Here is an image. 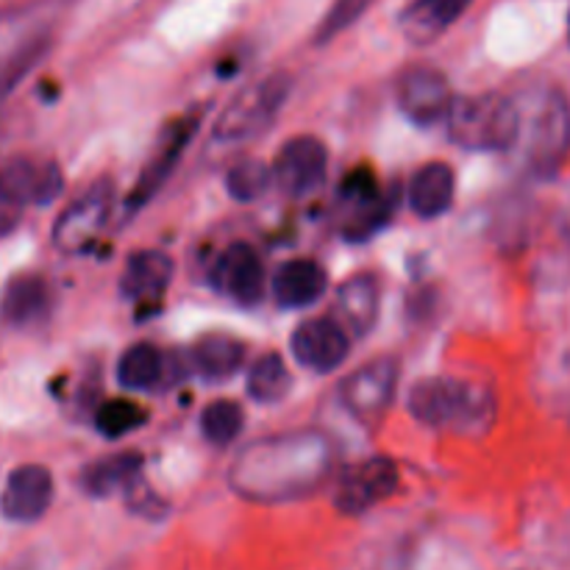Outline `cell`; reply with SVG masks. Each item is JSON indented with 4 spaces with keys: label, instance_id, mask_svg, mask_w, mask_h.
Returning <instances> with one entry per match:
<instances>
[{
    "label": "cell",
    "instance_id": "2e32d148",
    "mask_svg": "<svg viewBox=\"0 0 570 570\" xmlns=\"http://www.w3.org/2000/svg\"><path fill=\"white\" fill-rule=\"evenodd\" d=\"M173 278V259L161 250H137L126 259L120 293L134 304H154L165 295Z\"/></svg>",
    "mask_w": 570,
    "mask_h": 570
},
{
    "label": "cell",
    "instance_id": "1f68e13d",
    "mask_svg": "<svg viewBox=\"0 0 570 570\" xmlns=\"http://www.w3.org/2000/svg\"><path fill=\"white\" fill-rule=\"evenodd\" d=\"M568 33H570V17H568Z\"/></svg>",
    "mask_w": 570,
    "mask_h": 570
},
{
    "label": "cell",
    "instance_id": "83f0119b",
    "mask_svg": "<svg viewBox=\"0 0 570 570\" xmlns=\"http://www.w3.org/2000/svg\"><path fill=\"white\" fill-rule=\"evenodd\" d=\"M145 421H148V412H145L137 401H128V399L106 401V404H100L98 415H95V426H98V432L111 440L137 432L139 426H145Z\"/></svg>",
    "mask_w": 570,
    "mask_h": 570
},
{
    "label": "cell",
    "instance_id": "4dcf8cb0",
    "mask_svg": "<svg viewBox=\"0 0 570 570\" xmlns=\"http://www.w3.org/2000/svg\"><path fill=\"white\" fill-rule=\"evenodd\" d=\"M17 209H11V206H3L0 204V239L6 237V234H11V228L17 226Z\"/></svg>",
    "mask_w": 570,
    "mask_h": 570
},
{
    "label": "cell",
    "instance_id": "6da1fadb",
    "mask_svg": "<svg viewBox=\"0 0 570 570\" xmlns=\"http://www.w3.org/2000/svg\"><path fill=\"white\" fill-rule=\"evenodd\" d=\"M337 465V445L321 429L259 438L228 468L234 493L254 504H287L317 493Z\"/></svg>",
    "mask_w": 570,
    "mask_h": 570
},
{
    "label": "cell",
    "instance_id": "8992f818",
    "mask_svg": "<svg viewBox=\"0 0 570 570\" xmlns=\"http://www.w3.org/2000/svg\"><path fill=\"white\" fill-rule=\"evenodd\" d=\"M399 387V362L393 356H379L356 367L340 384V401L362 423H373L390 410Z\"/></svg>",
    "mask_w": 570,
    "mask_h": 570
},
{
    "label": "cell",
    "instance_id": "ac0fdd59",
    "mask_svg": "<svg viewBox=\"0 0 570 570\" xmlns=\"http://www.w3.org/2000/svg\"><path fill=\"white\" fill-rule=\"evenodd\" d=\"M454 189H456V176L454 167L445 165V161H429L421 170L412 176L410 184V206L417 217L423 220H434V217L445 215L454 204Z\"/></svg>",
    "mask_w": 570,
    "mask_h": 570
},
{
    "label": "cell",
    "instance_id": "e0dca14e",
    "mask_svg": "<svg viewBox=\"0 0 570 570\" xmlns=\"http://www.w3.org/2000/svg\"><path fill=\"white\" fill-rule=\"evenodd\" d=\"M328 287V276L315 259H289L273 276V295L284 309H306L317 304Z\"/></svg>",
    "mask_w": 570,
    "mask_h": 570
},
{
    "label": "cell",
    "instance_id": "44dd1931",
    "mask_svg": "<svg viewBox=\"0 0 570 570\" xmlns=\"http://www.w3.org/2000/svg\"><path fill=\"white\" fill-rule=\"evenodd\" d=\"M245 360V345L232 334H204L193 345V365L204 382H228Z\"/></svg>",
    "mask_w": 570,
    "mask_h": 570
},
{
    "label": "cell",
    "instance_id": "7402d4cb",
    "mask_svg": "<svg viewBox=\"0 0 570 570\" xmlns=\"http://www.w3.org/2000/svg\"><path fill=\"white\" fill-rule=\"evenodd\" d=\"M139 473H142V456L137 451H122L92 462L83 471L81 488L95 499H106V495L126 493L131 484L139 482Z\"/></svg>",
    "mask_w": 570,
    "mask_h": 570
},
{
    "label": "cell",
    "instance_id": "30bf717a",
    "mask_svg": "<svg viewBox=\"0 0 570 570\" xmlns=\"http://www.w3.org/2000/svg\"><path fill=\"white\" fill-rule=\"evenodd\" d=\"M198 122H200L198 117L187 115V117H181V120L173 122V126L161 134V139L156 142L154 154H150L148 165L142 167L137 184H134V189L128 193V198H126L128 215H134V212L142 209L145 204H150V200L156 198V193L165 187V181L170 178L173 167L178 165L181 154L187 150L193 134L198 131Z\"/></svg>",
    "mask_w": 570,
    "mask_h": 570
},
{
    "label": "cell",
    "instance_id": "3957f363",
    "mask_svg": "<svg viewBox=\"0 0 570 570\" xmlns=\"http://www.w3.org/2000/svg\"><path fill=\"white\" fill-rule=\"evenodd\" d=\"M445 126H449V137L460 148L501 154L518 142L521 111L504 95L454 98L445 115Z\"/></svg>",
    "mask_w": 570,
    "mask_h": 570
},
{
    "label": "cell",
    "instance_id": "484cf974",
    "mask_svg": "<svg viewBox=\"0 0 570 570\" xmlns=\"http://www.w3.org/2000/svg\"><path fill=\"white\" fill-rule=\"evenodd\" d=\"M273 187V173L265 161L259 159H243L237 165H232L226 176V189L234 200L239 204H250V200H259L267 189Z\"/></svg>",
    "mask_w": 570,
    "mask_h": 570
},
{
    "label": "cell",
    "instance_id": "f546056e",
    "mask_svg": "<svg viewBox=\"0 0 570 570\" xmlns=\"http://www.w3.org/2000/svg\"><path fill=\"white\" fill-rule=\"evenodd\" d=\"M45 48H48V42H45V39H33L31 45H26V48H22L20 53L9 61V67L0 72V100H3L6 95H9L11 89L22 81V78H26V72L37 65V59H42Z\"/></svg>",
    "mask_w": 570,
    "mask_h": 570
},
{
    "label": "cell",
    "instance_id": "ba28073f",
    "mask_svg": "<svg viewBox=\"0 0 570 570\" xmlns=\"http://www.w3.org/2000/svg\"><path fill=\"white\" fill-rule=\"evenodd\" d=\"M61 189H65V176L56 161L26 156L0 167V204L11 209L50 204L59 198Z\"/></svg>",
    "mask_w": 570,
    "mask_h": 570
},
{
    "label": "cell",
    "instance_id": "cb8c5ba5",
    "mask_svg": "<svg viewBox=\"0 0 570 570\" xmlns=\"http://www.w3.org/2000/svg\"><path fill=\"white\" fill-rule=\"evenodd\" d=\"M165 376V354L154 343H134L117 362V382L126 390H150Z\"/></svg>",
    "mask_w": 570,
    "mask_h": 570
},
{
    "label": "cell",
    "instance_id": "4316f807",
    "mask_svg": "<svg viewBox=\"0 0 570 570\" xmlns=\"http://www.w3.org/2000/svg\"><path fill=\"white\" fill-rule=\"evenodd\" d=\"M243 432V406L234 401H212L200 412V434L212 445H228Z\"/></svg>",
    "mask_w": 570,
    "mask_h": 570
},
{
    "label": "cell",
    "instance_id": "5b68a950",
    "mask_svg": "<svg viewBox=\"0 0 570 570\" xmlns=\"http://www.w3.org/2000/svg\"><path fill=\"white\" fill-rule=\"evenodd\" d=\"M328 170V150L312 134H298L278 148L273 161V184L287 198H306L323 187Z\"/></svg>",
    "mask_w": 570,
    "mask_h": 570
},
{
    "label": "cell",
    "instance_id": "9c48e42d",
    "mask_svg": "<svg viewBox=\"0 0 570 570\" xmlns=\"http://www.w3.org/2000/svg\"><path fill=\"white\" fill-rule=\"evenodd\" d=\"M395 100L415 126H434V122L445 120L454 95H451V83L443 72L426 65H415L399 76Z\"/></svg>",
    "mask_w": 570,
    "mask_h": 570
},
{
    "label": "cell",
    "instance_id": "d4e9b609",
    "mask_svg": "<svg viewBox=\"0 0 570 570\" xmlns=\"http://www.w3.org/2000/svg\"><path fill=\"white\" fill-rule=\"evenodd\" d=\"M289 387H293V376H289L282 356L273 354V351L259 356L245 376V390L259 404H276V401L287 399Z\"/></svg>",
    "mask_w": 570,
    "mask_h": 570
},
{
    "label": "cell",
    "instance_id": "603a6c76",
    "mask_svg": "<svg viewBox=\"0 0 570 570\" xmlns=\"http://www.w3.org/2000/svg\"><path fill=\"white\" fill-rule=\"evenodd\" d=\"M50 309V289L39 276H20L9 282L3 301H0V315L11 326H33L42 321Z\"/></svg>",
    "mask_w": 570,
    "mask_h": 570
},
{
    "label": "cell",
    "instance_id": "4fadbf2b",
    "mask_svg": "<svg viewBox=\"0 0 570 570\" xmlns=\"http://www.w3.org/2000/svg\"><path fill=\"white\" fill-rule=\"evenodd\" d=\"M395 488H399V465L387 456H373L345 473L337 495H334V504L345 515H362L379 501L390 499Z\"/></svg>",
    "mask_w": 570,
    "mask_h": 570
},
{
    "label": "cell",
    "instance_id": "d6986e66",
    "mask_svg": "<svg viewBox=\"0 0 570 570\" xmlns=\"http://www.w3.org/2000/svg\"><path fill=\"white\" fill-rule=\"evenodd\" d=\"M379 278L373 273H356L348 282H343L337 293V309L345 323V332H354L356 337H365L379 317Z\"/></svg>",
    "mask_w": 570,
    "mask_h": 570
},
{
    "label": "cell",
    "instance_id": "5bb4252c",
    "mask_svg": "<svg viewBox=\"0 0 570 570\" xmlns=\"http://www.w3.org/2000/svg\"><path fill=\"white\" fill-rule=\"evenodd\" d=\"M53 501V476L45 465L28 462L9 473L0 493V515L11 523H33Z\"/></svg>",
    "mask_w": 570,
    "mask_h": 570
},
{
    "label": "cell",
    "instance_id": "f1b7e54d",
    "mask_svg": "<svg viewBox=\"0 0 570 570\" xmlns=\"http://www.w3.org/2000/svg\"><path fill=\"white\" fill-rule=\"evenodd\" d=\"M371 3L373 0H334V6L326 11V17L321 20V26H317L315 42L317 45L332 42V39L340 37L345 28L354 26V22L365 14L367 6Z\"/></svg>",
    "mask_w": 570,
    "mask_h": 570
},
{
    "label": "cell",
    "instance_id": "277c9868",
    "mask_svg": "<svg viewBox=\"0 0 570 570\" xmlns=\"http://www.w3.org/2000/svg\"><path fill=\"white\" fill-rule=\"evenodd\" d=\"M289 95V76L276 72V76L265 78V81L254 83L245 92H239L232 104L223 109V115L217 117L215 131L212 139L217 145H243L250 142L254 137H259L276 115L282 111L284 100Z\"/></svg>",
    "mask_w": 570,
    "mask_h": 570
},
{
    "label": "cell",
    "instance_id": "ffe728a7",
    "mask_svg": "<svg viewBox=\"0 0 570 570\" xmlns=\"http://www.w3.org/2000/svg\"><path fill=\"white\" fill-rule=\"evenodd\" d=\"M471 0H412L401 14V28L406 37L417 45H426L438 39L449 26H454Z\"/></svg>",
    "mask_w": 570,
    "mask_h": 570
},
{
    "label": "cell",
    "instance_id": "7c38bea8",
    "mask_svg": "<svg viewBox=\"0 0 570 570\" xmlns=\"http://www.w3.org/2000/svg\"><path fill=\"white\" fill-rule=\"evenodd\" d=\"M295 362L306 371L332 373L345 362L351 348L348 332L334 317H312L293 332L289 340Z\"/></svg>",
    "mask_w": 570,
    "mask_h": 570
},
{
    "label": "cell",
    "instance_id": "7a4b0ae2",
    "mask_svg": "<svg viewBox=\"0 0 570 570\" xmlns=\"http://www.w3.org/2000/svg\"><path fill=\"white\" fill-rule=\"evenodd\" d=\"M410 412L423 426L482 438L495 421V395L479 382L432 376L410 390Z\"/></svg>",
    "mask_w": 570,
    "mask_h": 570
},
{
    "label": "cell",
    "instance_id": "52a82bcc",
    "mask_svg": "<svg viewBox=\"0 0 570 570\" xmlns=\"http://www.w3.org/2000/svg\"><path fill=\"white\" fill-rule=\"evenodd\" d=\"M111 198H115V189L109 181H98L87 189L83 195H78L53 226V245L65 254H83L95 239L100 237V232L106 228L111 212Z\"/></svg>",
    "mask_w": 570,
    "mask_h": 570
},
{
    "label": "cell",
    "instance_id": "8fae6325",
    "mask_svg": "<svg viewBox=\"0 0 570 570\" xmlns=\"http://www.w3.org/2000/svg\"><path fill=\"white\" fill-rule=\"evenodd\" d=\"M570 148V106L562 92H549L540 104L529 142V161L538 176L560 170Z\"/></svg>",
    "mask_w": 570,
    "mask_h": 570
},
{
    "label": "cell",
    "instance_id": "9a60e30c",
    "mask_svg": "<svg viewBox=\"0 0 570 570\" xmlns=\"http://www.w3.org/2000/svg\"><path fill=\"white\" fill-rule=\"evenodd\" d=\"M215 289L243 306H256L265 295V267L248 243H234L217 256L212 271Z\"/></svg>",
    "mask_w": 570,
    "mask_h": 570
}]
</instances>
